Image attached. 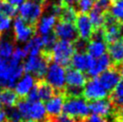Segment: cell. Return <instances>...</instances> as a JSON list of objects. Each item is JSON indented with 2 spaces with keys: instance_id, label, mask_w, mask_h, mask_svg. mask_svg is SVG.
<instances>
[{
  "instance_id": "cell-1",
  "label": "cell",
  "mask_w": 123,
  "mask_h": 122,
  "mask_svg": "<svg viewBox=\"0 0 123 122\" xmlns=\"http://www.w3.org/2000/svg\"><path fill=\"white\" fill-rule=\"evenodd\" d=\"M23 64L12 58H0V85L3 88H14L16 82L24 75Z\"/></svg>"
},
{
  "instance_id": "cell-2",
  "label": "cell",
  "mask_w": 123,
  "mask_h": 122,
  "mask_svg": "<svg viewBox=\"0 0 123 122\" xmlns=\"http://www.w3.org/2000/svg\"><path fill=\"white\" fill-rule=\"evenodd\" d=\"M49 55L47 50L42 49L38 56H29L23 63L24 73L31 74L36 79H43L49 64L50 63Z\"/></svg>"
},
{
  "instance_id": "cell-3",
  "label": "cell",
  "mask_w": 123,
  "mask_h": 122,
  "mask_svg": "<svg viewBox=\"0 0 123 122\" xmlns=\"http://www.w3.org/2000/svg\"><path fill=\"white\" fill-rule=\"evenodd\" d=\"M16 108L24 119H31L37 122H44L48 119L44 103L41 101L30 102L27 99L17 102Z\"/></svg>"
},
{
  "instance_id": "cell-4",
  "label": "cell",
  "mask_w": 123,
  "mask_h": 122,
  "mask_svg": "<svg viewBox=\"0 0 123 122\" xmlns=\"http://www.w3.org/2000/svg\"><path fill=\"white\" fill-rule=\"evenodd\" d=\"M89 106L86 100L81 96H65L63 113L76 120L89 115Z\"/></svg>"
},
{
  "instance_id": "cell-5",
  "label": "cell",
  "mask_w": 123,
  "mask_h": 122,
  "mask_svg": "<svg viewBox=\"0 0 123 122\" xmlns=\"http://www.w3.org/2000/svg\"><path fill=\"white\" fill-rule=\"evenodd\" d=\"M87 78L84 72L70 67L66 70L65 96H81Z\"/></svg>"
},
{
  "instance_id": "cell-6",
  "label": "cell",
  "mask_w": 123,
  "mask_h": 122,
  "mask_svg": "<svg viewBox=\"0 0 123 122\" xmlns=\"http://www.w3.org/2000/svg\"><path fill=\"white\" fill-rule=\"evenodd\" d=\"M47 51L49 52L50 61L63 67H68L70 64L72 56L75 53V49L73 42L60 40L56 41L53 47Z\"/></svg>"
},
{
  "instance_id": "cell-7",
  "label": "cell",
  "mask_w": 123,
  "mask_h": 122,
  "mask_svg": "<svg viewBox=\"0 0 123 122\" xmlns=\"http://www.w3.org/2000/svg\"><path fill=\"white\" fill-rule=\"evenodd\" d=\"M43 80L50 85L56 92H64L66 87L65 67L55 62H50L46 70Z\"/></svg>"
},
{
  "instance_id": "cell-8",
  "label": "cell",
  "mask_w": 123,
  "mask_h": 122,
  "mask_svg": "<svg viewBox=\"0 0 123 122\" xmlns=\"http://www.w3.org/2000/svg\"><path fill=\"white\" fill-rule=\"evenodd\" d=\"M45 3L27 0L24 1L19 7V16L30 25H37L38 21L41 17L45 8Z\"/></svg>"
},
{
  "instance_id": "cell-9",
  "label": "cell",
  "mask_w": 123,
  "mask_h": 122,
  "mask_svg": "<svg viewBox=\"0 0 123 122\" xmlns=\"http://www.w3.org/2000/svg\"><path fill=\"white\" fill-rule=\"evenodd\" d=\"M108 93L109 92L100 84L97 77H92L87 80L82 91L83 98L88 102L107 98L109 96Z\"/></svg>"
},
{
  "instance_id": "cell-10",
  "label": "cell",
  "mask_w": 123,
  "mask_h": 122,
  "mask_svg": "<svg viewBox=\"0 0 123 122\" xmlns=\"http://www.w3.org/2000/svg\"><path fill=\"white\" fill-rule=\"evenodd\" d=\"M14 38L17 42H27L36 33V27L25 23L20 16L14 22Z\"/></svg>"
},
{
  "instance_id": "cell-11",
  "label": "cell",
  "mask_w": 123,
  "mask_h": 122,
  "mask_svg": "<svg viewBox=\"0 0 123 122\" xmlns=\"http://www.w3.org/2000/svg\"><path fill=\"white\" fill-rule=\"evenodd\" d=\"M88 106L89 111L92 114L101 116L103 118L113 116L117 109L113 105L112 102H111V100L108 99V97L90 102V103H88Z\"/></svg>"
},
{
  "instance_id": "cell-12",
  "label": "cell",
  "mask_w": 123,
  "mask_h": 122,
  "mask_svg": "<svg viewBox=\"0 0 123 122\" xmlns=\"http://www.w3.org/2000/svg\"><path fill=\"white\" fill-rule=\"evenodd\" d=\"M53 30H54L53 32L56 35V37L62 41L74 42L79 38L75 24L71 23L58 21V23H56Z\"/></svg>"
},
{
  "instance_id": "cell-13",
  "label": "cell",
  "mask_w": 123,
  "mask_h": 122,
  "mask_svg": "<svg viewBox=\"0 0 123 122\" xmlns=\"http://www.w3.org/2000/svg\"><path fill=\"white\" fill-rule=\"evenodd\" d=\"M65 102V94L64 92H56L50 99L45 102V109L47 112V116L50 119L57 118L63 113V107Z\"/></svg>"
},
{
  "instance_id": "cell-14",
  "label": "cell",
  "mask_w": 123,
  "mask_h": 122,
  "mask_svg": "<svg viewBox=\"0 0 123 122\" xmlns=\"http://www.w3.org/2000/svg\"><path fill=\"white\" fill-rule=\"evenodd\" d=\"M75 23L78 37L84 41H88L93 33V27L87 14H77Z\"/></svg>"
},
{
  "instance_id": "cell-15",
  "label": "cell",
  "mask_w": 123,
  "mask_h": 122,
  "mask_svg": "<svg viewBox=\"0 0 123 122\" xmlns=\"http://www.w3.org/2000/svg\"><path fill=\"white\" fill-rule=\"evenodd\" d=\"M112 67L113 65L111 63L110 57L107 54H104L99 57V58H92V62H91L90 67H89L86 73L91 77H97L103 72H104L109 68Z\"/></svg>"
},
{
  "instance_id": "cell-16",
  "label": "cell",
  "mask_w": 123,
  "mask_h": 122,
  "mask_svg": "<svg viewBox=\"0 0 123 122\" xmlns=\"http://www.w3.org/2000/svg\"><path fill=\"white\" fill-rule=\"evenodd\" d=\"M100 84L103 85L106 91L110 92L114 89L119 82L120 81V76L119 72L117 70V67H112L103 72L101 75L97 76Z\"/></svg>"
},
{
  "instance_id": "cell-17",
  "label": "cell",
  "mask_w": 123,
  "mask_h": 122,
  "mask_svg": "<svg viewBox=\"0 0 123 122\" xmlns=\"http://www.w3.org/2000/svg\"><path fill=\"white\" fill-rule=\"evenodd\" d=\"M37 80L38 79H36L32 75L25 73L14 85V91L18 95V97L24 98L35 86Z\"/></svg>"
},
{
  "instance_id": "cell-18",
  "label": "cell",
  "mask_w": 123,
  "mask_h": 122,
  "mask_svg": "<svg viewBox=\"0 0 123 122\" xmlns=\"http://www.w3.org/2000/svg\"><path fill=\"white\" fill-rule=\"evenodd\" d=\"M107 52V43L103 39L92 37L87 41L86 53L92 58H96L106 54Z\"/></svg>"
},
{
  "instance_id": "cell-19",
  "label": "cell",
  "mask_w": 123,
  "mask_h": 122,
  "mask_svg": "<svg viewBox=\"0 0 123 122\" xmlns=\"http://www.w3.org/2000/svg\"><path fill=\"white\" fill-rule=\"evenodd\" d=\"M108 56L110 57L113 67H117L123 63V38L112 43L107 44Z\"/></svg>"
},
{
  "instance_id": "cell-20",
  "label": "cell",
  "mask_w": 123,
  "mask_h": 122,
  "mask_svg": "<svg viewBox=\"0 0 123 122\" xmlns=\"http://www.w3.org/2000/svg\"><path fill=\"white\" fill-rule=\"evenodd\" d=\"M92 59V57L89 56L86 52H75L72 56L70 64L73 68L85 73L88 70Z\"/></svg>"
},
{
  "instance_id": "cell-21",
  "label": "cell",
  "mask_w": 123,
  "mask_h": 122,
  "mask_svg": "<svg viewBox=\"0 0 123 122\" xmlns=\"http://www.w3.org/2000/svg\"><path fill=\"white\" fill-rule=\"evenodd\" d=\"M57 20L58 18L49 13L45 16L40 18L36 25V33L41 34V36H42L51 32L57 23Z\"/></svg>"
},
{
  "instance_id": "cell-22",
  "label": "cell",
  "mask_w": 123,
  "mask_h": 122,
  "mask_svg": "<svg viewBox=\"0 0 123 122\" xmlns=\"http://www.w3.org/2000/svg\"><path fill=\"white\" fill-rule=\"evenodd\" d=\"M23 49L25 51L26 55H29V56L40 55L41 51L43 49V41H42L41 36L35 34L33 37L26 42V44L24 45Z\"/></svg>"
},
{
  "instance_id": "cell-23",
  "label": "cell",
  "mask_w": 123,
  "mask_h": 122,
  "mask_svg": "<svg viewBox=\"0 0 123 122\" xmlns=\"http://www.w3.org/2000/svg\"><path fill=\"white\" fill-rule=\"evenodd\" d=\"M35 88L37 91L39 101H41V102H47L49 99H50L56 93V91L49 84H47L43 79L37 80Z\"/></svg>"
},
{
  "instance_id": "cell-24",
  "label": "cell",
  "mask_w": 123,
  "mask_h": 122,
  "mask_svg": "<svg viewBox=\"0 0 123 122\" xmlns=\"http://www.w3.org/2000/svg\"><path fill=\"white\" fill-rule=\"evenodd\" d=\"M19 97L12 88H2L0 90V102L6 108L16 106Z\"/></svg>"
},
{
  "instance_id": "cell-25",
  "label": "cell",
  "mask_w": 123,
  "mask_h": 122,
  "mask_svg": "<svg viewBox=\"0 0 123 122\" xmlns=\"http://www.w3.org/2000/svg\"><path fill=\"white\" fill-rule=\"evenodd\" d=\"M14 41L9 36L1 35L0 37V58L9 59L14 50Z\"/></svg>"
},
{
  "instance_id": "cell-26",
  "label": "cell",
  "mask_w": 123,
  "mask_h": 122,
  "mask_svg": "<svg viewBox=\"0 0 123 122\" xmlns=\"http://www.w3.org/2000/svg\"><path fill=\"white\" fill-rule=\"evenodd\" d=\"M60 4H61V10L58 16V21L74 24L77 16V12L75 10V8L63 2H60Z\"/></svg>"
},
{
  "instance_id": "cell-27",
  "label": "cell",
  "mask_w": 123,
  "mask_h": 122,
  "mask_svg": "<svg viewBox=\"0 0 123 122\" xmlns=\"http://www.w3.org/2000/svg\"><path fill=\"white\" fill-rule=\"evenodd\" d=\"M110 100L116 108L123 104V80H120L119 84L111 92Z\"/></svg>"
},
{
  "instance_id": "cell-28",
  "label": "cell",
  "mask_w": 123,
  "mask_h": 122,
  "mask_svg": "<svg viewBox=\"0 0 123 122\" xmlns=\"http://www.w3.org/2000/svg\"><path fill=\"white\" fill-rule=\"evenodd\" d=\"M103 14L102 11H100L99 9H97L96 7H92V10L89 12V18L90 21L92 24L93 30L98 29L100 27H103Z\"/></svg>"
},
{
  "instance_id": "cell-29",
  "label": "cell",
  "mask_w": 123,
  "mask_h": 122,
  "mask_svg": "<svg viewBox=\"0 0 123 122\" xmlns=\"http://www.w3.org/2000/svg\"><path fill=\"white\" fill-rule=\"evenodd\" d=\"M109 11L120 24H123V0L112 1Z\"/></svg>"
},
{
  "instance_id": "cell-30",
  "label": "cell",
  "mask_w": 123,
  "mask_h": 122,
  "mask_svg": "<svg viewBox=\"0 0 123 122\" xmlns=\"http://www.w3.org/2000/svg\"><path fill=\"white\" fill-rule=\"evenodd\" d=\"M95 0H78L76 3L77 14H88L94 6Z\"/></svg>"
},
{
  "instance_id": "cell-31",
  "label": "cell",
  "mask_w": 123,
  "mask_h": 122,
  "mask_svg": "<svg viewBox=\"0 0 123 122\" xmlns=\"http://www.w3.org/2000/svg\"><path fill=\"white\" fill-rule=\"evenodd\" d=\"M0 14L9 18H12L15 16L17 14V8L11 6L10 4L6 3L4 0H0Z\"/></svg>"
},
{
  "instance_id": "cell-32",
  "label": "cell",
  "mask_w": 123,
  "mask_h": 122,
  "mask_svg": "<svg viewBox=\"0 0 123 122\" xmlns=\"http://www.w3.org/2000/svg\"><path fill=\"white\" fill-rule=\"evenodd\" d=\"M6 111V122H19L23 119L21 113L15 106L12 108H7Z\"/></svg>"
},
{
  "instance_id": "cell-33",
  "label": "cell",
  "mask_w": 123,
  "mask_h": 122,
  "mask_svg": "<svg viewBox=\"0 0 123 122\" xmlns=\"http://www.w3.org/2000/svg\"><path fill=\"white\" fill-rule=\"evenodd\" d=\"M41 38H42V41H43V49L44 50H49L53 47V45L56 43L57 39H58L53 31L46 34V35H42Z\"/></svg>"
},
{
  "instance_id": "cell-34",
  "label": "cell",
  "mask_w": 123,
  "mask_h": 122,
  "mask_svg": "<svg viewBox=\"0 0 123 122\" xmlns=\"http://www.w3.org/2000/svg\"><path fill=\"white\" fill-rule=\"evenodd\" d=\"M11 27V18L0 14V34H3Z\"/></svg>"
},
{
  "instance_id": "cell-35",
  "label": "cell",
  "mask_w": 123,
  "mask_h": 122,
  "mask_svg": "<svg viewBox=\"0 0 123 122\" xmlns=\"http://www.w3.org/2000/svg\"><path fill=\"white\" fill-rule=\"evenodd\" d=\"M111 3H112L111 0H95L93 6L99 9L100 11H102L103 13H105L110 10Z\"/></svg>"
},
{
  "instance_id": "cell-36",
  "label": "cell",
  "mask_w": 123,
  "mask_h": 122,
  "mask_svg": "<svg viewBox=\"0 0 123 122\" xmlns=\"http://www.w3.org/2000/svg\"><path fill=\"white\" fill-rule=\"evenodd\" d=\"M78 122H109V120L106 118H103L101 116L91 114V115H87L84 119L78 120Z\"/></svg>"
},
{
  "instance_id": "cell-37",
  "label": "cell",
  "mask_w": 123,
  "mask_h": 122,
  "mask_svg": "<svg viewBox=\"0 0 123 122\" xmlns=\"http://www.w3.org/2000/svg\"><path fill=\"white\" fill-rule=\"evenodd\" d=\"M49 122H78V120L76 119H74L72 118H69L68 116L64 115H60L57 117V118H53V119H50V118H48Z\"/></svg>"
},
{
  "instance_id": "cell-38",
  "label": "cell",
  "mask_w": 123,
  "mask_h": 122,
  "mask_svg": "<svg viewBox=\"0 0 123 122\" xmlns=\"http://www.w3.org/2000/svg\"><path fill=\"white\" fill-rule=\"evenodd\" d=\"M113 117L115 119V122H123V104L116 109Z\"/></svg>"
},
{
  "instance_id": "cell-39",
  "label": "cell",
  "mask_w": 123,
  "mask_h": 122,
  "mask_svg": "<svg viewBox=\"0 0 123 122\" xmlns=\"http://www.w3.org/2000/svg\"><path fill=\"white\" fill-rule=\"evenodd\" d=\"M4 1H6V3L10 4L11 6H20L24 2V0H4Z\"/></svg>"
},
{
  "instance_id": "cell-40",
  "label": "cell",
  "mask_w": 123,
  "mask_h": 122,
  "mask_svg": "<svg viewBox=\"0 0 123 122\" xmlns=\"http://www.w3.org/2000/svg\"><path fill=\"white\" fill-rule=\"evenodd\" d=\"M77 1H78V0H64V1H62V2L67 4V5H68V6H71L75 7V6H76Z\"/></svg>"
},
{
  "instance_id": "cell-41",
  "label": "cell",
  "mask_w": 123,
  "mask_h": 122,
  "mask_svg": "<svg viewBox=\"0 0 123 122\" xmlns=\"http://www.w3.org/2000/svg\"><path fill=\"white\" fill-rule=\"evenodd\" d=\"M117 70H118L119 74H120V78H122V80H123V63L117 67Z\"/></svg>"
},
{
  "instance_id": "cell-42",
  "label": "cell",
  "mask_w": 123,
  "mask_h": 122,
  "mask_svg": "<svg viewBox=\"0 0 123 122\" xmlns=\"http://www.w3.org/2000/svg\"><path fill=\"white\" fill-rule=\"evenodd\" d=\"M19 122H37V121H34V120H31V119H22L21 121Z\"/></svg>"
},
{
  "instance_id": "cell-43",
  "label": "cell",
  "mask_w": 123,
  "mask_h": 122,
  "mask_svg": "<svg viewBox=\"0 0 123 122\" xmlns=\"http://www.w3.org/2000/svg\"><path fill=\"white\" fill-rule=\"evenodd\" d=\"M31 1H37V2H43V3H45L46 1H44V0H31Z\"/></svg>"
},
{
  "instance_id": "cell-44",
  "label": "cell",
  "mask_w": 123,
  "mask_h": 122,
  "mask_svg": "<svg viewBox=\"0 0 123 122\" xmlns=\"http://www.w3.org/2000/svg\"><path fill=\"white\" fill-rule=\"evenodd\" d=\"M2 109H3V105H2V104H1V102H0V110H1Z\"/></svg>"
},
{
  "instance_id": "cell-45",
  "label": "cell",
  "mask_w": 123,
  "mask_h": 122,
  "mask_svg": "<svg viewBox=\"0 0 123 122\" xmlns=\"http://www.w3.org/2000/svg\"><path fill=\"white\" fill-rule=\"evenodd\" d=\"M112 1H114V0H111V2H112Z\"/></svg>"
},
{
  "instance_id": "cell-46",
  "label": "cell",
  "mask_w": 123,
  "mask_h": 122,
  "mask_svg": "<svg viewBox=\"0 0 123 122\" xmlns=\"http://www.w3.org/2000/svg\"><path fill=\"white\" fill-rule=\"evenodd\" d=\"M44 1H47V0H44Z\"/></svg>"
}]
</instances>
